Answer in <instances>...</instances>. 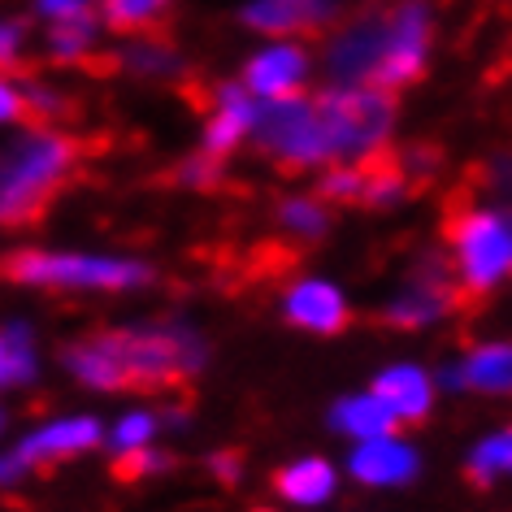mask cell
Instances as JSON below:
<instances>
[{
	"mask_svg": "<svg viewBox=\"0 0 512 512\" xmlns=\"http://www.w3.org/2000/svg\"><path fill=\"white\" fill-rule=\"evenodd\" d=\"M157 430H161V421L144 413V408H135V413H126L118 426L109 430V447H113V456H131V452H144V447H152V439H157Z\"/></svg>",
	"mask_w": 512,
	"mask_h": 512,
	"instance_id": "27",
	"label": "cell"
},
{
	"mask_svg": "<svg viewBox=\"0 0 512 512\" xmlns=\"http://www.w3.org/2000/svg\"><path fill=\"white\" fill-rule=\"evenodd\" d=\"M27 22L22 18H0V74H18L27 66Z\"/></svg>",
	"mask_w": 512,
	"mask_h": 512,
	"instance_id": "30",
	"label": "cell"
},
{
	"mask_svg": "<svg viewBox=\"0 0 512 512\" xmlns=\"http://www.w3.org/2000/svg\"><path fill=\"white\" fill-rule=\"evenodd\" d=\"M252 148L278 170H330L335 165V148H330L326 122L317 113L313 92L291 96V100H261L252 126Z\"/></svg>",
	"mask_w": 512,
	"mask_h": 512,
	"instance_id": "6",
	"label": "cell"
},
{
	"mask_svg": "<svg viewBox=\"0 0 512 512\" xmlns=\"http://www.w3.org/2000/svg\"><path fill=\"white\" fill-rule=\"evenodd\" d=\"M382 48H387V5H365L339 18L322 40V70L330 83H378Z\"/></svg>",
	"mask_w": 512,
	"mask_h": 512,
	"instance_id": "9",
	"label": "cell"
},
{
	"mask_svg": "<svg viewBox=\"0 0 512 512\" xmlns=\"http://www.w3.org/2000/svg\"><path fill=\"white\" fill-rule=\"evenodd\" d=\"M83 144L66 126H35L22 131L0 148V226L18 230L48 213L70 178L79 174Z\"/></svg>",
	"mask_w": 512,
	"mask_h": 512,
	"instance_id": "1",
	"label": "cell"
},
{
	"mask_svg": "<svg viewBox=\"0 0 512 512\" xmlns=\"http://www.w3.org/2000/svg\"><path fill=\"white\" fill-rule=\"evenodd\" d=\"M339 491V473L322 456H300L274 473V495L296 508H322Z\"/></svg>",
	"mask_w": 512,
	"mask_h": 512,
	"instance_id": "19",
	"label": "cell"
},
{
	"mask_svg": "<svg viewBox=\"0 0 512 512\" xmlns=\"http://www.w3.org/2000/svg\"><path fill=\"white\" fill-rule=\"evenodd\" d=\"M31 14L44 27H66V22H100V0H31Z\"/></svg>",
	"mask_w": 512,
	"mask_h": 512,
	"instance_id": "29",
	"label": "cell"
},
{
	"mask_svg": "<svg viewBox=\"0 0 512 512\" xmlns=\"http://www.w3.org/2000/svg\"><path fill=\"white\" fill-rule=\"evenodd\" d=\"M40 374V356H35V330L22 322L0 326V391L31 387Z\"/></svg>",
	"mask_w": 512,
	"mask_h": 512,
	"instance_id": "21",
	"label": "cell"
},
{
	"mask_svg": "<svg viewBox=\"0 0 512 512\" xmlns=\"http://www.w3.org/2000/svg\"><path fill=\"white\" fill-rule=\"evenodd\" d=\"M460 300H465V291H460V278H456V265H452V252H421L413 261V270L400 287L387 296L382 304V326L391 330H430L447 322Z\"/></svg>",
	"mask_w": 512,
	"mask_h": 512,
	"instance_id": "7",
	"label": "cell"
},
{
	"mask_svg": "<svg viewBox=\"0 0 512 512\" xmlns=\"http://www.w3.org/2000/svg\"><path fill=\"white\" fill-rule=\"evenodd\" d=\"M499 209H504V213H508V222H512V204H499Z\"/></svg>",
	"mask_w": 512,
	"mask_h": 512,
	"instance_id": "37",
	"label": "cell"
},
{
	"mask_svg": "<svg viewBox=\"0 0 512 512\" xmlns=\"http://www.w3.org/2000/svg\"><path fill=\"white\" fill-rule=\"evenodd\" d=\"M339 22V0H243L239 27L270 40L291 35H326Z\"/></svg>",
	"mask_w": 512,
	"mask_h": 512,
	"instance_id": "13",
	"label": "cell"
},
{
	"mask_svg": "<svg viewBox=\"0 0 512 512\" xmlns=\"http://www.w3.org/2000/svg\"><path fill=\"white\" fill-rule=\"evenodd\" d=\"M100 27L105 22H66V27H44V57L61 70L96 66Z\"/></svg>",
	"mask_w": 512,
	"mask_h": 512,
	"instance_id": "22",
	"label": "cell"
},
{
	"mask_svg": "<svg viewBox=\"0 0 512 512\" xmlns=\"http://www.w3.org/2000/svg\"><path fill=\"white\" fill-rule=\"evenodd\" d=\"M105 61L113 70L131 74V79H144V83H174V79H183V70H187L183 53H178V48L165 40L161 31L126 35V40L113 48Z\"/></svg>",
	"mask_w": 512,
	"mask_h": 512,
	"instance_id": "18",
	"label": "cell"
},
{
	"mask_svg": "<svg viewBox=\"0 0 512 512\" xmlns=\"http://www.w3.org/2000/svg\"><path fill=\"white\" fill-rule=\"evenodd\" d=\"M439 391L452 395H491V400H508L512 395V343L486 339L473 343L460 356L439 365Z\"/></svg>",
	"mask_w": 512,
	"mask_h": 512,
	"instance_id": "11",
	"label": "cell"
},
{
	"mask_svg": "<svg viewBox=\"0 0 512 512\" xmlns=\"http://www.w3.org/2000/svg\"><path fill=\"white\" fill-rule=\"evenodd\" d=\"M274 217L278 226H283V235L300 239V243H317L330 230V204L317 196H287L274 204Z\"/></svg>",
	"mask_w": 512,
	"mask_h": 512,
	"instance_id": "25",
	"label": "cell"
},
{
	"mask_svg": "<svg viewBox=\"0 0 512 512\" xmlns=\"http://www.w3.org/2000/svg\"><path fill=\"white\" fill-rule=\"evenodd\" d=\"M395 161H400V170L413 178V187H417V183H430V178L439 174L443 152L434 148V144H408V148L395 152Z\"/></svg>",
	"mask_w": 512,
	"mask_h": 512,
	"instance_id": "31",
	"label": "cell"
},
{
	"mask_svg": "<svg viewBox=\"0 0 512 512\" xmlns=\"http://www.w3.org/2000/svg\"><path fill=\"white\" fill-rule=\"evenodd\" d=\"M348 473L361 486H378V491H391V486H408L421 473V452L404 434H387V439H369L356 443L348 456Z\"/></svg>",
	"mask_w": 512,
	"mask_h": 512,
	"instance_id": "16",
	"label": "cell"
},
{
	"mask_svg": "<svg viewBox=\"0 0 512 512\" xmlns=\"http://www.w3.org/2000/svg\"><path fill=\"white\" fill-rule=\"evenodd\" d=\"M369 391L400 417V426H421L434 413V395H439V378L417 361H395L369 382Z\"/></svg>",
	"mask_w": 512,
	"mask_h": 512,
	"instance_id": "17",
	"label": "cell"
},
{
	"mask_svg": "<svg viewBox=\"0 0 512 512\" xmlns=\"http://www.w3.org/2000/svg\"><path fill=\"white\" fill-rule=\"evenodd\" d=\"M22 96H27V113H31L35 126H61V118L74 109L66 87H57L48 79H27L22 83Z\"/></svg>",
	"mask_w": 512,
	"mask_h": 512,
	"instance_id": "26",
	"label": "cell"
},
{
	"mask_svg": "<svg viewBox=\"0 0 512 512\" xmlns=\"http://www.w3.org/2000/svg\"><path fill=\"white\" fill-rule=\"evenodd\" d=\"M170 465H174V460L165 452H157V447H144V452H131V456L113 460V473H118V478H148V473H161Z\"/></svg>",
	"mask_w": 512,
	"mask_h": 512,
	"instance_id": "32",
	"label": "cell"
},
{
	"mask_svg": "<svg viewBox=\"0 0 512 512\" xmlns=\"http://www.w3.org/2000/svg\"><path fill=\"white\" fill-rule=\"evenodd\" d=\"M18 122H31L27 96H22V83H14V74H0V126H18Z\"/></svg>",
	"mask_w": 512,
	"mask_h": 512,
	"instance_id": "33",
	"label": "cell"
},
{
	"mask_svg": "<svg viewBox=\"0 0 512 512\" xmlns=\"http://www.w3.org/2000/svg\"><path fill=\"white\" fill-rule=\"evenodd\" d=\"M174 0H100V22L118 35H148L161 31Z\"/></svg>",
	"mask_w": 512,
	"mask_h": 512,
	"instance_id": "24",
	"label": "cell"
},
{
	"mask_svg": "<svg viewBox=\"0 0 512 512\" xmlns=\"http://www.w3.org/2000/svg\"><path fill=\"white\" fill-rule=\"evenodd\" d=\"M174 183L178 187H191V191H213V187H222V178H226V165L222 157H209V152H191V157H183L174 165Z\"/></svg>",
	"mask_w": 512,
	"mask_h": 512,
	"instance_id": "28",
	"label": "cell"
},
{
	"mask_svg": "<svg viewBox=\"0 0 512 512\" xmlns=\"http://www.w3.org/2000/svg\"><path fill=\"white\" fill-rule=\"evenodd\" d=\"M209 118L200 126V148L209 157H230L239 144H252V126L256 113H261V100H256L239 79H222L209 87Z\"/></svg>",
	"mask_w": 512,
	"mask_h": 512,
	"instance_id": "12",
	"label": "cell"
},
{
	"mask_svg": "<svg viewBox=\"0 0 512 512\" xmlns=\"http://www.w3.org/2000/svg\"><path fill=\"white\" fill-rule=\"evenodd\" d=\"M317 113L326 122L335 165H361L391 152L395 126H400V96L365 83H326L313 92Z\"/></svg>",
	"mask_w": 512,
	"mask_h": 512,
	"instance_id": "3",
	"label": "cell"
},
{
	"mask_svg": "<svg viewBox=\"0 0 512 512\" xmlns=\"http://www.w3.org/2000/svg\"><path fill=\"white\" fill-rule=\"evenodd\" d=\"M109 339L126 374V391H170L209 361V343L187 322H139L109 330Z\"/></svg>",
	"mask_w": 512,
	"mask_h": 512,
	"instance_id": "4",
	"label": "cell"
},
{
	"mask_svg": "<svg viewBox=\"0 0 512 512\" xmlns=\"http://www.w3.org/2000/svg\"><path fill=\"white\" fill-rule=\"evenodd\" d=\"M330 430L352 443H369V439L400 434V417H395L374 391H361V395H343V400L330 408Z\"/></svg>",
	"mask_w": 512,
	"mask_h": 512,
	"instance_id": "20",
	"label": "cell"
},
{
	"mask_svg": "<svg viewBox=\"0 0 512 512\" xmlns=\"http://www.w3.org/2000/svg\"><path fill=\"white\" fill-rule=\"evenodd\" d=\"M447 252L465 296H491L512 278V222L491 200L456 204L447 217Z\"/></svg>",
	"mask_w": 512,
	"mask_h": 512,
	"instance_id": "5",
	"label": "cell"
},
{
	"mask_svg": "<svg viewBox=\"0 0 512 512\" xmlns=\"http://www.w3.org/2000/svg\"><path fill=\"white\" fill-rule=\"evenodd\" d=\"M0 278L40 291H139L152 283V265L105 252L18 248L0 261Z\"/></svg>",
	"mask_w": 512,
	"mask_h": 512,
	"instance_id": "2",
	"label": "cell"
},
{
	"mask_svg": "<svg viewBox=\"0 0 512 512\" xmlns=\"http://www.w3.org/2000/svg\"><path fill=\"white\" fill-rule=\"evenodd\" d=\"M465 473L473 482L491 486V482H508L512 478V421L491 434H482L465 456Z\"/></svg>",
	"mask_w": 512,
	"mask_h": 512,
	"instance_id": "23",
	"label": "cell"
},
{
	"mask_svg": "<svg viewBox=\"0 0 512 512\" xmlns=\"http://www.w3.org/2000/svg\"><path fill=\"white\" fill-rule=\"evenodd\" d=\"M100 443H105V430H100L96 417H57V421H44V426L27 430L14 447L31 469H48V465H61V460L92 452Z\"/></svg>",
	"mask_w": 512,
	"mask_h": 512,
	"instance_id": "14",
	"label": "cell"
},
{
	"mask_svg": "<svg viewBox=\"0 0 512 512\" xmlns=\"http://www.w3.org/2000/svg\"><path fill=\"white\" fill-rule=\"evenodd\" d=\"M239 83L248 87L256 100H291L304 96L313 83V53L296 40H270L265 48L243 61Z\"/></svg>",
	"mask_w": 512,
	"mask_h": 512,
	"instance_id": "10",
	"label": "cell"
},
{
	"mask_svg": "<svg viewBox=\"0 0 512 512\" xmlns=\"http://www.w3.org/2000/svg\"><path fill=\"white\" fill-rule=\"evenodd\" d=\"M31 473H35V469H31L27 460L18 456V447H9V452H0V486H5V491H9V486H18V482H27Z\"/></svg>",
	"mask_w": 512,
	"mask_h": 512,
	"instance_id": "34",
	"label": "cell"
},
{
	"mask_svg": "<svg viewBox=\"0 0 512 512\" xmlns=\"http://www.w3.org/2000/svg\"><path fill=\"white\" fill-rule=\"evenodd\" d=\"M283 317L309 335H339L352 322V304L330 278H296L283 291Z\"/></svg>",
	"mask_w": 512,
	"mask_h": 512,
	"instance_id": "15",
	"label": "cell"
},
{
	"mask_svg": "<svg viewBox=\"0 0 512 512\" xmlns=\"http://www.w3.org/2000/svg\"><path fill=\"white\" fill-rule=\"evenodd\" d=\"M239 465H243L239 452H213V456H209V469H213L222 482H235V478H239Z\"/></svg>",
	"mask_w": 512,
	"mask_h": 512,
	"instance_id": "35",
	"label": "cell"
},
{
	"mask_svg": "<svg viewBox=\"0 0 512 512\" xmlns=\"http://www.w3.org/2000/svg\"><path fill=\"white\" fill-rule=\"evenodd\" d=\"M434 48V5L430 0H395L387 5V48H382L378 83L382 92L400 96L404 87L426 79Z\"/></svg>",
	"mask_w": 512,
	"mask_h": 512,
	"instance_id": "8",
	"label": "cell"
},
{
	"mask_svg": "<svg viewBox=\"0 0 512 512\" xmlns=\"http://www.w3.org/2000/svg\"><path fill=\"white\" fill-rule=\"evenodd\" d=\"M5 430H9V413H5V404H0V439H5Z\"/></svg>",
	"mask_w": 512,
	"mask_h": 512,
	"instance_id": "36",
	"label": "cell"
}]
</instances>
